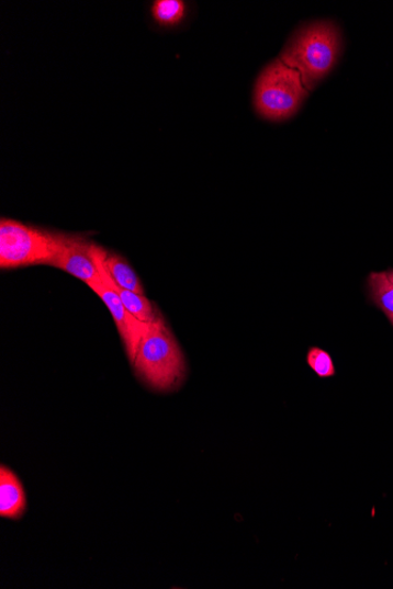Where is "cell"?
Returning <instances> with one entry per match:
<instances>
[{"label":"cell","mask_w":393,"mask_h":589,"mask_svg":"<svg viewBox=\"0 0 393 589\" xmlns=\"http://www.w3.org/2000/svg\"><path fill=\"white\" fill-rule=\"evenodd\" d=\"M133 365L138 378L151 389L173 392L183 385L186 356L161 316L144 333Z\"/></svg>","instance_id":"obj_1"},{"label":"cell","mask_w":393,"mask_h":589,"mask_svg":"<svg viewBox=\"0 0 393 589\" xmlns=\"http://www.w3.org/2000/svg\"><path fill=\"white\" fill-rule=\"evenodd\" d=\"M341 38L332 22H317L300 30L281 56L288 67L301 73L307 91L329 75L338 61Z\"/></svg>","instance_id":"obj_2"},{"label":"cell","mask_w":393,"mask_h":589,"mask_svg":"<svg viewBox=\"0 0 393 589\" xmlns=\"http://www.w3.org/2000/svg\"><path fill=\"white\" fill-rule=\"evenodd\" d=\"M151 13L159 26L172 27L184 20L187 5L182 0H156Z\"/></svg>","instance_id":"obj_10"},{"label":"cell","mask_w":393,"mask_h":589,"mask_svg":"<svg viewBox=\"0 0 393 589\" xmlns=\"http://www.w3.org/2000/svg\"><path fill=\"white\" fill-rule=\"evenodd\" d=\"M307 93L301 73L276 59L257 78L255 107L261 118L282 122L300 110Z\"/></svg>","instance_id":"obj_4"},{"label":"cell","mask_w":393,"mask_h":589,"mask_svg":"<svg viewBox=\"0 0 393 589\" xmlns=\"http://www.w3.org/2000/svg\"><path fill=\"white\" fill-rule=\"evenodd\" d=\"M371 302L379 307L393 325V282L388 272H372L368 276Z\"/></svg>","instance_id":"obj_8"},{"label":"cell","mask_w":393,"mask_h":589,"mask_svg":"<svg viewBox=\"0 0 393 589\" xmlns=\"http://www.w3.org/2000/svg\"><path fill=\"white\" fill-rule=\"evenodd\" d=\"M69 236L3 218L0 222V268L52 267Z\"/></svg>","instance_id":"obj_3"},{"label":"cell","mask_w":393,"mask_h":589,"mask_svg":"<svg viewBox=\"0 0 393 589\" xmlns=\"http://www.w3.org/2000/svg\"><path fill=\"white\" fill-rule=\"evenodd\" d=\"M104 263L114 284L144 296V290L137 274L123 257L105 250Z\"/></svg>","instance_id":"obj_9"},{"label":"cell","mask_w":393,"mask_h":589,"mask_svg":"<svg viewBox=\"0 0 393 589\" xmlns=\"http://www.w3.org/2000/svg\"><path fill=\"white\" fill-rule=\"evenodd\" d=\"M26 505L25 490L20 478L2 465L0 467V516L20 520L26 511Z\"/></svg>","instance_id":"obj_7"},{"label":"cell","mask_w":393,"mask_h":589,"mask_svg":"<svg viewBox=\"0 0 393 589\" xmlns=\"http://www.w3.org/2000/svg\"><path fill=\"white\" fill-rule=\"evenodd\" d=\"M90 288L109 308L124 342L130 362L134 363L141 340L146 330L149 329L150 324L142 322L134 315H131L124 306L120 294L105 285L103 281L91 285Z\"/></svg>","instance_id":"obj_5"},{"label":"cell","mask_w":393,"mask_h":589,"mask_svg":"<svg viewBox=\"0 0 393 589\" xmlns=\"http://www.w3.org/2000/svg\"><path fill=\"white\" fill-rule=\"evenodd\" d=\"M92 241L85 236L70 235L52 267L68 272L89 287L102 277L92 253Z\"/></svg>","instance_id":"obj_6"},{"label":"cell","mask_w":393,"mask_h":589,"mask_svg":"<svg viewBox=\"0 0 393 589\" xmlns=\"http://www.w3.org/2000/svg\"><path fill=\"white\" fill-rule=\"evenodd\" d=\"M306 363L319 378H332L336 374L333 356L319 348H311L306 354Z\"/></svg>","instance_id":"obj_11"},{"label":"cell","mask_w":393,"mask_h":589,"mask_svg":"<svg viewBox=\"0 0 393 589\" xmlns=\"http://www.w3.org/2000/svg\"><path fill=\"white\" fill-rule=\"evenodd\" d=\"M388 273H389V275L391 277V281L393 282V270L388 271Z\"/></svg>","instance_id":"obj_12"}]
</instances>
